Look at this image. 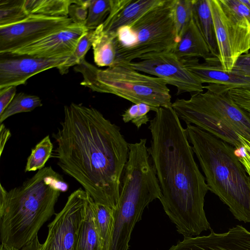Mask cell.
<instances>
[{
  "instance_id": "cell-30",
  "label": "cell",
  "mask_w": 250,
  "mask_h": 250,
  "mask_svg": "<svg viewBox=\"0 0 250 250\" xmlns=\"http://www.w3.org/2000/svg\"><path fill=\"white\" fill-rule=\"evenodd\" d=\"M194 0H173V17L179 39L184 30L192 19Z\"/></svg>"
},
{
  "instance_id": "cell-37",
  "label": "cell",
  "mask_w": 250,
  "mask_h": 250,
  "mask_svg": "<svg viewBox=\"0 0 250 250\" xmlns=\"http://www.w3.org/2000/svg\"><path fill=\"white\" fill-rule=\"evenodd\" d=\"M0 156H1L5 146L8 139L11 136L10 130L1 123L0 125Z\"/></svg>"
},
{
  "instance_id": "cell-31",
  "label": "cell",
  "mask_w": 250,
  "mask_h": 250,
  "mask_svg": "<svg viewBox=\"0 0 250 250\" xmlns=\"http://www.w3.org/2000/svg\"><path fill=\"white\" fill-rule=\"evenodd\" d=\"M157 109L144 103L134 104L122 114V119L125 123L131 121L139 129L150 122L147 113L150 111L155 112Z\"/></svg>"
},
{
  "instance_id": "cell-2",
  "label": "cell",
  "mask_w": 250,
  "mask_h": 250,
  "mask_svg": "<svg viewBox=\"0 0 250 250\" xmlns=\"http://www.w3.org/2000/svg\"><path fill=\"white\" fill-rule=\"evenodd\" d=\"M149 122L148 151L165 213L184 237L211 230L204 208L209 188L195 161L186 128L172 107L158 108Z\"/></svg>"
},
{
  "instance_id": "cell-5",
  "label": "cell",
  "mask_w": 250,
  "mask_h": 250,
  "mask_svg": "<svg viewBox=\"0 0 250 250\" xmlns=\"http://www.w3.org/2000/svg\"><path fill=\"white\" fill-rule=\"evenodd\" d=\"M149 155L129 153L123 173L118 204L113 209L114 224L108 250H128L131 235L144 209L160 199L161 189Z\"/></svg>"
},
{
  "instance_id": "cell-39",
  "label": "cell",
  "mask_w": 250,
  "mask_h": 250,
  "mask_svg": "<svg viewBox=\"0 0 250 250\" xmlns=\"http://www.w3.org/2000/svg\"><path fill=\"white\" fill-rule=\"evenodd\" d=\"M0 250H5L3 248L0 247Z\"/></svg>"
},
{
  "instance_id": "cell-27",
  "label": "cell",
  "mask_w": 250,
  "mask_h": 250,
  "mask_svg": "<svg viewBox=\"0 0 250 250\" xmlns=\"http://www.w3.org/2000/svg\"><path fill=\"white\" fill-rule=\"evenodd\" d=\"M226 14L239 25L250 28V0H219Z\"/></svg>"
},
{
  "instance_id": "cell-32",
  "label": "cell",
  "mask_w": 250,
  "mask_h": 250,
  "mask_svg": "<svg viewBox=\"0 0 250 250\" xmlns=\"http://www.w3.org/2000/svg\"><path fill=\"white\" fill-rule=\"evenodd\" d=\"M88 0H74L69 7L68 16L73 23L85 24L88 13Z\"/></svg>"
},
{
  "instance_id": "cell-1",
  "label": "cell",
  "mask_w": 250,
  "mask_h": 250,
  "mask_svg": "<svg viewBox=\"0 0 250 250\" xmlns=\"http://www.w3.org/2000/svg\"><path fill=\"white\" fill-rule=\"evenodd\" d=\"M57 143L52 157L96 203L113 209L119 201L129 144L115 124L99 110L71 103L52 134Z\"/></svg>"
},
{
  "instance_id": "cell-21",
  "label": "cell",
  "mask_w": 250,
  "mask_h": 250,
  "mask_svg": "<svg viewBox=\"0 0 250 250\" xmlns=\"http://www.w3.org/2000/svg\"><path fill=\"white\" fill-rule=\"evenodd\" d=\"M94 203V200L90 196L84 220L75 250H100Z\"/></svg>"
},
{
  "instance_id": "cell-4",
  "label": "cell",
  "mask_w": 250,
  "mask_h": 250,
  "mask_svg": "<svg viewBox=\"0 0 250 250\" xmlns=\"http://www.w3.org/2000/svg\"><path fill=\"white\" fill-rule=\"evenodd\" d=\"M186 130L209 190L235 219L250 223V178L234 147L192 124H187Z\"/></svg>"
},
{
  "instance_id": "cell-12",
  "label": "cell",
  "mask_w": 250,
  "mask_h": 250,
  "mask_svg": "<svg viewBox=\"0 0 250 250\" xmlns=\"http://www.w3.org/2000/svg\"><path fill=\"white\" fill-rule=\"evenodd\" d=\"M73 22L69 17L30 14L15 24L0 26V54L10 53L57 32Z\"/></svg>"
},
{
  "instance_id": "cell-24",
  "label": "cell",
  "mask_w": 250,
  "mask_h": 250,
  "mask_svg": "<svg viewBox=\"0 0 250 250\" xmlns=\"http://www.w3.org/2000/svg\"><path fill=\"white\" fill-rule=\"evenodd\" d=\"M42 105L41 99L36 95L23 92L17 93L9 105L0 115V123L15 114L30 112Z\"/></svg>"
},
{
  "instance_id": "cell-20",
  "label": "cell",
  "mask_w": 250,
  "mask_h": 250,
  "mask_svg": "<svg viewBox=\"0 0 250 250\" xmlns=\"http://www.w3.org/2000/svg\"><path fill=\"white\" fill-rule=\"evenodd\" d=\"M192 18L207 42L211 54L218 58L215 28L209 0H194Z\"/></svg>"
},
{
  "instance_id": "cell-26",
  "label": "cell",
  "mask_w": 250,
  "mask_h": 250,
  "mask_svg": "<svg viewBox=\"0 0 250 250\" xmlns=\"http://www.w3.org/2000/svg\"><path fill=\"white\" fill-rule=\"evenodd\" d=\"M25 0H0V26L21 21L29 14L25 7Z\"/></svg>"
},
{
  "instance_id": "cell-9",
  "label": "cell",
  "mask_w": 250,
  "mask_h": 250,
  "mask_svg": "<svg viewBox=\"0 0 250 250\" xmlns=\"http://www.w3.org/2000/svg\"><path fill=\"white\" fill-rule=\"evenodd\" d=\"M90 196L81 188L68 196L62 209L48 225V235L40 250H75Z\"/></svg>"
},
{
  "instance_id": "cell-38",
  "label": "cell",
  "mask_w": 250,
  "mask_h": 250,
  "mask_svg": "<svg viewBox=\"0 0 250 250\" xmlns=\"http://www.w3.org/2000/svg\"><path fill=\"white\" fill-rule=\"evenodd\" d=\"M42 244L39 242L37 236L32 241L25 245L20 250H40Z\"/></svg>"
},
{
  "instance_id": "cell-28",
  "label": "cell",
  "mask_w": 250,
  "mask_h": 250,
  "mask_svg": "<svg viewBox=\"0 0 250 250\" xmlns=\"http://www.w3.org/2000/svg\"><path fill=\"white\" fill-rule=\"evenodd\" d=\"M94 30H88L83 34L66 62L57 68L61 74H67L70 67L79 64L84 59L86 54L92 46Z\"/></svg>"
},
{
  "instance_id": "cell-6",
  "label": "cell",
  "mask_w": 250,
  "mask_h": 250,
  "mask_svg": "<svg viewBox=\"0 0 250 250\" xmlns=\"http://www.w3.org/2000/svg\"><path fill=\"white\" fill-rule=\"evenodd\" d=\"M172 107L180 119L192 124L229 144L242 148L239 135L250 142V118L229 96L207 90L178 99Z\"/></svg>"
},
{
  "instance_id": "cell-10",
  "label": "cell",
  "mask_w": 250,
  "mask_h": 250,
  "mask_svg": "<svg viewBox=\"0 0 250 250\" xmlns=\"http://www.w3.org/2000/svg\"><path fill=\"white\" fill-rule=\"evenodd\" d=\"M122 65L163 79L176 87L178 95L203 92L204 88L200 80L186 67L183 59L171 51L149 55Z\"/></svg>"
},
{
  "instance_id": "cell-16",
  "label": "cell",
  "mask_w": 250,
  "mask_h": 250,
  "mask_svg": "<svg viewBox=\"0 0 250 250\" xmlns=\"http://www.w3.org/2000/svg\"><path fill=\"white\" fill-rule=\"evenodd\" d=\"M210 231L207 235L184 237L169 250H250V231L241 225L223 233Z\"/></svg>"
},
{
  "instance_id": "cell-17",
  "label": "cell",
  "mask_w": 250,
  "mask_h": 250,
  "mask_svg": "<svg viewBox=\"0 0 250 250\" xmlns=\"http://www.w3.org/2000/svg\"><path fill=\"white\" fill-rule=\"evenodd\" d=\"M164 0H112L110 12L102 24L104 30L115 32L134 21Z\"/></svg>"
},
{
  "instance_id": "cell-13",
  "label": "cell",
  "mask_w": 250,
  "mask_h": 250,
  "mask_svg": "<svg viewBox=\"0 0 250 250\" xmlns=\"http://www.w3.org/2000/svg\"><path fill=\"white\" fill-rule=\"evenodd\" d=\"M87 30L84 25L72 23L57 32L6 54L42 59L69 57L80 38Z\"/></svg>"
},
{
  "instance_id": "cell-22",
  "label": "cell",
  "mask_w": 250,
  "mask_h": 250,
  "mask_svg": "<svg viewBox=\"0 0 250 250\" xmlns=\"http://www.w3.org/2000/svg\"><path fill=\"white\" fill-rule=\"evenodd\" d=\"M94 210L100 250H108L113 229V209L95 202Z\"/></svg>"
},
{
  "instance_id": "cell-33",
  "label": "cell",
  "mask_w": 250,
  "mask_h": 250,
  "mask_svg": "<svg viewBox=\"0 0 250 250\" xmlns=\"http://www.w3.org/2000/svg\"><path fill=\"white\" fill-rule=\"evenodd\" d=\"M228 94L250 118V88L232 89Z\"/></svg>"
},
{
  "instance_id": "cell-25",
  "label": "cell",
  "mask_w": 250,
  "mask_h": 250,
  "mask_svg": "<svg viewBox=\"0 0 250 250\" xmlns=\"http://www.w3.org/2000/svg\"><path fill=\"white\" fill-rule=\"evenodd\" d=\"M53 151V144L49 135H47L32 149L27 159L25 172L39 170L44 167L46 163L52 157Z\"/></svg>"
},
{
  "instance_id": "cell-40",
  "label": "cell",
  "mask_w": 250,
  "mask_h": 250,
  "mask_svg": "<svg viewBox=\"0 0 250 250\" xmlns=\"http://www.w3.org/2000/svg\"><path fill=\"white\" fill-rule=\"evenodd\" d=\"M249 34H250V31H249Z\"/></svg>"
},
{
  "instance_id": "cell-7",
  "label": "cell",
  "mask_w": 250,
  "mask_h": 250,
  "mask_svg": "<svg viewBox=\"0 0 250 250\" xmlns=\"http://www.w3.org/2000/svg\"><path fill=\"white\" fill-rule=\"evenodd\" d=\"M83 77L81 84L93 91L110 93L134 104L171 107V96L163 79L142 73L126 65L101 69L84 59L74 68Z\"/></svg>"
},
{
  "instance_id": "cell-36",
  "label": "cell",
  "mask_w": 250,
  "mask_h": 250,
  "mask_svg": "<svg viewBox=\"0 0 250 250\" xmlns=\"http://www.w3.org/2000/svg\"><path fill=\"white\" fill-rule=\"evenodd\" d=\"M233 70L250 77V52L244 54L239 58Z\"/></svg>"
},
{
  "instance_id": "cell-15",
  "label": "cell",
  "mask_w": 250,
  "mask_h": 250,
  "mask_svg": "<svg viewBox=\"0 0 250 250\" xmlns=\"http://www.w3.org/2000/svg\"><path fill=\"white\" fill-rule=\"evenodd\" d=\"M186 67L204 83V88L213 92L226 93L231 89L250 88V77L232 70L225 71L218 58L213 57L200 63L197 58L183 59Z\"/></svg>"
},
{
  "instance_id": "cell-29",
  "label": "cell",
  "mask_w": 250,
  "mask_h": 250,
  "mask_svg": "<svg viewBox=\"0 0 250 250\" xmlns=\"http://www.w3.org/2000/svg\"><path fill=\"white\" fill-rule=\"evenodd\" d=\"M112 0H89L88 13L85 24L88 30H95L108 16Z\"/></svg>"
},
{
  "instance_id": "cell-34",
  "label": "cell",
  "mask_w": 250,
  "mask_h": 250,
  "mask_svg": "<svg viewBox=\"0 0 250 250\" xmlns=\"http://www.w3.org/2000/svg\"><path fill=\"white\" fill-rule=\"evenodd\" d=\"M16 87L13 86L0 89V115L9 105L16 94Z\"/></svg>"
},
{
  "instance_id": "cell-23",
  "label": "cell",
  "mask_w": 250,
  "mask_h": 250,
  "mask_svg": "<svg viewBox=\"0 0 250 250\" xmlns=\"http://www.w3.org/2000/svg\"><path fill=\"white\" fill-rule=\"evenodd\" d=\"M73 0H25V9L30 14L60 17H68Z\"/></svg>"
},
{
  "instance_id": "cell-19",
  "label": "cell",
  "mask_w": 250,
  "mask_h": 250,
  "mask_svg": "<svg viewBox=\"0 0 250 250\" xmlns=\"http://www.w3.org/2000/svg\"><path fill=\"white\" fill-rule=\"evenodd\" d=\"M92 47L94 61L99 67H112L116 61L115 33L104 30L102 24L93 32Z\"/></svg>"
},
{
  "instance_id": "cell-35",
  "label": "cell",
  "mask_w": 250,
  "mask_h": 250,
  "mask_svg": "<svg viewBox=\"0 0 250 250\" xmlns=\"http://www.w3.org/2000/svg\"><path fill=\"white\" fill-rule=\"evenodd\" d=\"M239 138L242 145L244 153V155L239 157V159L250 178V142L240 135H239Z\"/></svg>"
},
{
  "instance_id": "cell-3",
  "label": "cell",
  "mask_w": 250,
  "mask_h": 250,
  "mask_svg": "<svg viewBox=\"0 0 250 250\" xmlns=\"http://www.w3.org/2000/svg\"><path fill=\"white\" fill-rule=\"evenodd\" d=\"M68 188L62 176L50 166L9 191L0 184V247L20 250L38 236L40 229L55 213L61 193Z\"/></svg>"
},
{
  "instance_id": "cell-8",
  "label": "cell",
  "mask_w": 250,
  "mask_h": 250,
  "mask_svg": "<svg viewBox=\"0 0 250 250\" xmlns=\"http://www.w3.org/2000/svg\"><path fill=\"white\" fill-rule=\"evenodd\" d=\"M173 0H164L130 24L115 32V65L145 56L172 51L179 42L173 17Z\"/></svg>"
},
{
  "instance_id": "cell-11",
  "label": "cell",
  "mask_w": 250,
  "mask_h": 250,
  "mask_svg": "<svg viewBox=\"0 0 250 250\" xmlns=\"http://www.w3.org/2000/svg\"><path fill=\"white\" fill-rule=\"evenodd\" d=\"M213 21L219 62L231 71L239 58L250 49V29L232 21L224 11L219 0H209Z\"/></svg>"
},
{
  "instance_id": "cell-14",
  "label": "cell",
  "mask_w": 250,
  "mask_h": 250,
  "mask_svg": "<svg viewBox=\"0 0 250 250\" xmlns=\"http://www.w3.org/2000/svg\"><path fill=\"white\" fill-rule=\"evenodd\" d=\"M0 56V89L24 84L33 76L63 65L69 58L42 59L9 54Z\"/></svg>"
},
{
  "instance_id": "cell-18",
  "label": "cell",
  "mask_w": 250,
  "mask_h": 250,
  "mask_svg": "<svg viewBox=\"0 0 250 250\" xmlns=\"http://www.w3.org/2000/svg\"><path fill=\"white\" fill-rule=\"evenodd\" d=\"M171 51L180 59L201 57L206 61L215 57L211 54L193 18L181 33L179 42Z\"/></svg>"
}]
</instances>
